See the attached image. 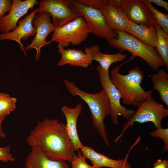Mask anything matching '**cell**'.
I'll return each instance as SVG.
<instances>
[{"label": "cell", "instance_id": "6da1fadb", "mask_svg": "<svg viewBox=\"0 0 168 168\" xmlns=\"http://www.w3.org/2000/svg\"><path fill=\"white\" fill-rule=\"evenodd\" d=\"M31 147H39L49 159L70 162L75 152L66 130V124L57 119L38 121L26 139Z\"/></svg>", "mask_w": 168, "mask_h": 168}, {"label": "cell", "instance_id": "7a4b0ae2", "mask_svg": "<svg viewBox=\"0 0 168 168\" xmlns=\"http://www.w3.org/2000/svg\"><path fill=\"white\" fill-rule=\"evenodd\" d=\"M130 58L114 68L110 72V80L119 92L122 102L125 105L138 107L152 94V90L145 91L141 84L144 73L140 67L137 66L130 69L128 74L123 75L119 72L120 68L126 63L135 58Z\"/></svg>", "mask_w": 168, "mask_h": 168}, {"label": "cell", "instance_id": "3957f363", "mask_svg": "<svg viewBox=\"0 0 168 168\" xmlns=\"http://www.w3.org/2000/svg\"><path fill=\"white\" fill-rule=\"evenodd\" d=\"M64 85L70 94L78 96L88 105L91 112L93 127L97 130L107 145H110L105 120L110 114V107L107 96L102 89L95 93H90L81 89L74 83L63 79Z\"/></svg>", "mask_w": 168, "mask_h": 168}, {"label": "cell", "instance_id": "277c9868", "mask_svg": "<svg viewBox=\"0 0 168 168\" xmlns=\"http://www.w3.org/2000/svg\"><path fill=\"white\" fill-rule=\"evenodd\" d=\"M115 31L118 37L109 42L110 46L121 52L128 51L132 55L141 58L155 72H157L161 67L165 66L164 62L155 48L146 44L124 31Z\"/></svg>", "mask_w": 168, "mask_h": 168}, {"label": "cell", "instance_id": "5b68a950", "mask_svg": "<svg viewBox=\"0 0 168 168\" xmlns=\"http://www.w3.org/2000/svg\"><path fill=\"white\" fill-rule=\"evenodd\" d=\"M132 117L123 124L120 134L115 139L116 143L129 128H132L136 122L143 123H152L157 128L162 127V121L168 116V109L157 102L151 96L139 106Z\"/></svg>", "mask_w": 168, "mask_h": 168}, {"label": "cell", "instance_id": "8992f818", "mask_svg": "<svg viewBox=\"0 0 168 168\" xmlns=\"http://www.w3.org/2000/svg\"><path fill=\"white\" fill-rule=\"evenodd\" d=\"M68 5L71 9L83 17L90 33L106 40L108 42L117 38L116 32L107 26L101 10L86 6L76 0H68Z\"/></svg>", "mask_w": 168, "mask_h": 168}, {"label": "cell", "instance_id": "52a82bcc", "mask_svg": "<svg viewBox=\"0 0 168 168\" xmlns=\"http://www.w3.org/2000/svg\"><path fill=\"white\" fill-rule=\"evenodd\" d=\"M103 90L109 100L110 107V114L113 122L115 125L119 124L118 116H122L127 121L134 114L135 110L128 109L120 103L121 97L119 92L112 82L109 70L102 68L100 65L96 68Z\"/></svg>", "mask_w": 168, "mask_h": 168}, {"label": "cell", "instance_id": "ba28073f", "mask_svg": "<svg viewBox=\"0 0 168 168\" xmlns=\"http://www.w3.org/2000/svg\"><path fill=\"white\" fill-rule=\"evenodd\" d=\"M90 32L85 20L80 16L74 20L58 28L55 29L50 41L55 42L63 47L71 44H82L88 38Z\"/></svg>", "mask_w": 168, "mask_h": 168}, {"label": "cell", "instance_id": "9c48e42d", "mask_svg": "<svg viewBox=\"0 0 168 168\" xmlns=\"http://www.w3.org/2000/svg\"><path fill=\"white\" fill-rule=\"evenodd\" d=\"M109 2L124 12L130 21L149 26L155 25L152 12L142 0H109Z\"/></svg>", "mask_w": 168, "mask_h": 168}, {"label": "cell", "instance_id": "30bf717a", "mask_svg": "<svg viewBox=\"0 0 168 168\" xmlns=\"http://www.w3.org/2000/svg\"><path fill=\"white\" fill-rule=\"evenodd\" d=\"M32 21V25L36 29V33L30 44L24 47L25 50L35 49L36 54L35 58L37 61L39 60L42 47L50 44V40L47 41L48 36L55 30L51 20V15L45 11L37 12Z\"/></svg>", "mask_w": 168, "mask_h": 168}, {"label": "cell", "instance_id": "8fae6325", "mask_svg": "<svg viewBox=\"0 0 168 168\" xmlns=\"http://www.w3.org/2000/svg\"><path fill=\"white\" fill-rule=\"evenodd\" d=\"M37 12L45 11L52 17L51 21L55 29L58 28L81 16L72 10L68 0H42Z\"/></svg>", "mask_w": 168, "mask_h": 168}, {"label": "cell", "instance_id": "7c38bea8", "mask_svg": "<svg viewBox=\"0 0 168 168\" xmlns=\"http://www.w3.org/2000/svg\"><path fill=\"white\" fill-rule=\"evenodd\" d=\"M39 3L36 0H13L8 14L5 15L0 21L1 33H7L15 30L18 26V22L20 18Z\"/></svg>", "mask_w": 168, "mask_h": 168}, {"label": "cell", "instance_id": "4fadbf2b", "mask_svg": "<svg viewBox=\"0 0 168 168\" xmlns=\"http://www.w3.org/2000/svg\"><path fill=\"white\" fill-rule=\"evenodd\" d=\"M37 11V8H35L24 19L19 20L18 22L19 25L14 30L7 33L0 34V40H9L17 42L21 50L25 56H26L21 40H27L30 37L35 35L36 29L32 25V21Z\"/></svg>", "mask_w": 168, "mask_h": 168}, {"label": "cell", "instance_id": "5bb4252c", "mask_svg": "<svg viewBox=\"0 0 168 168\" xmlns=\"http://www.w3.org/2000/svg\"><path fill=\"white\" fill-rule=\"evenodd\" d=\"M82 155L91 161L96 168H132L128 161L129 152L125 158L118 160L111 159L98 153L92 147L83 145L80 149Z\"/></svg>", "mask_w": 168, "mask_h": 168}, {"label": "cell", "instance_id": "9a60e30c", "mask_svg": "<svg viewBox=\"0 0 168 168\" xmlns=\"http://www.w3.org/2000/svg\"><path fill=\"white\" fill-rule=\"evenodd\" d=\"M82 109V105L81 103H77L73 108L65 105L61 108L66 120V130L75 152L79 150L84 145L80 139L77 128V120Z\"/></svg>", "mask_w": 168, "mask_h": 168}, {"label": "cell", "instance_id": "2e32d148", "mask_svg": "<svg viewBox=\"0 0 168 168\" xmlns=\"http://www.w3.org/2000/svg\"><path fill=\"white\" fill-rule=\"evenodd\" d=\"M58 53L61 58L58 63V67L68 64L72 66L87 68L92 63L89 55L81 49L69 48L65 49L61 45H58Z\"/></svg>", "mask_w": 168, "mask_h": 168}, {"label": "cell", "instance_id": "e0dca14e", "mask_svg": "<svg viewBox=\"0 0 168 168\" xmlns=\"http://www.w3.org/2000/svg\"><path fill=\"white\" fill-rule=\"evenodd\" d=\"M25 168H70L66 161L50 160L39 147L33 146L26 158Z\"/></svg>", "mask_w": 168, "mask_h": 168}, {"label": "cell", "instance_id": "ac0fdd59", "mask_svg": "<svg viewBox=\"0 0 168 168\" xmlns=\"http://www.w3.org/2000/svg\"><path fill=\"white\" fill-rule=\"evenodd\" d=\"M101 11L109 28L114 30L125 31L129 21L121 9L109 3Z\"/></svg>", "mask_w": 168, "mask_h": 168}, {"label": "cell", "instance_id": "d6986e66", "mask_svg": "<svg viewBox=\"0 0 168 168\" xmlns=\"http://www.w3.org/2000/svg\"><path fill=\"white\" fill-rule=\"evenodd\" d=\"M125 32L151 47L155 48L157 42V35L155 25L149 26L138 24L129 21Z\"/></svg>", "mask_w": 168, "mask_h": 168}, {"label": "cell", "instance_id": "ffe728a7", "mask_svg": "<svg viewBox=\"0 0 168 168\" xmlns=\"http://www.w3.org/2000/svg\"><path fill=\"white\" fill-rule=\"evenodd\" d=\"M85 53L89 55L92 61L98 62L99 65L106 70H109L112 64L124 61L127 57L126 54L120 52L113 54L103 53L100 51V47L97 45L86 47Z\"/></svg>", "mask_w": 168, "mask_h": 168}, {"label": "cell", "instance_id": "44dd1931", "mask_svg": "<svg viewBox=\"0 0 168 168\" xmlns=\"http://www.w3.org/2000/svg\"><path fill=\"white\" fill-rule=\"evenodd\" d=\"M151 79L153 83V90L159 92L161 101L168 106V74L164 69L160 68L152 74Z\"/></svg>", "mask_w": 168, "mask_h": 168}, {"label": "cell", "instance_id": "7402d4cb", "mask_svg": "<svg viewBox=\"0 0 168 168\" xmlns=\"http://www.w3.org/2000/svg\"><path fill=\"white\" fill-rule=\"evenodd\" d=\"M157 35L156 50L168 69V34L165 33L156 23L155 24Z\"/></svg>", "mask_w": 168, "mask_h": 168}, {"label": "cell", "instance_id": "603a6c76", "mask_svg": "<svg viewBox=\"0 0 168 168\" xmlns=\"http://www.w3.org/2000/svg\"><path fill=\"white\" fill-rule=\"evenodd\" d=\"M17 99L6 93H0V117H6L16 108Z\"/></svg>", "mask_w": 168, "mask_h": 168}, {"label": "cell", "instance_id": "cb8c5ba5", "mask_svg": "<svg viewBox=\"0 0 168 168\" xmlns=\"http://www.w3.org/2000/svg\"><path fill=\"white\" fill-rule=\"evenodd\" d=\"M152 12L156 23L168 34V15L157 10L149 0H142Z\"/></svg>", "mask_w": 168, "mask_h": 168}, {"label": "cell", "instance_id": "d4e9b609", "mask_svg": "<svg viewBox=\"0 0 168 168\" xmlns=\"http://www.w3.org/2000/svg\"><path fill=\"white\" fill-rule=\"evenodd\" d=\"M86 158L82 155L81 150L77 151V155L74 154L70 162L71 168H96L89 165L86 162Z\"/></svg>", "mask_w": 168, "mask_h": 168}, {"label": "cell", "instance_id": "484cf974", "mask_svg": "<svg viewBox=\"0 0 168 168\" xmlns=\"http://www.w3.org/2000/svg\"><path fill=\"white\" fill-rule=\"evenodd\" d=\"M152 137L160 138L164 142V147L163 153L168 151V128H163L162 127L157 128L154 131L151 132L149 134Z\"/></svg>", "mask_w": 168, "mask_h": 168}, {"label": "cell", "instance_id": "4316f807", "mask_svg": "<svg viewBox=\"0 0 168 168\" xmlns=\"http://www.w3.org/2000/svg\"><path fill=\"white\" fill-rule=\"evenodd\" d=\"M78 2L86 6L101 10L109 4V0H76Z\"/></svg>", "mask_w": 168, "mask_h": 168}, {"label": "cell", "instance_id": "83f0119b", "mask_svg": "<svg viewBox=\"0 0 168 168\" xmlns=\"http://www.w3.org/2000/svg\"><path fill=\"white\" fill-rule=\"evenodd\" d=\"M10 151L11 146L9 145L5 147H0V161L6 163L14 161L15 159L10 153Z\"/></svg>", "mask_w": 168, "mask_h": 168}, {"label": "cell", "instance_id": "f1b7e54d", "mask_svg": "<svg viewBox=\"0 0 168 168\" xmlns=\"http://www.w3.org/2000/svg\"><path fill=\"white\" fill-rule=\"evenodd\" d=\"M12 3V0H0V21L6 13L10 12Z\"/></svg>", "mask_w": 168, "mask_h": 168}, {"label": "cell", "instance_id": "f546056e", "mask_svg": "<svg viewBox=\"0 0 168 168\" xmlns=\"http://www.w3.org/2000/svg\"><path fill=\"white\" fill-rule=\"evenodd\" d=\"M153 168H168V160H158L154 164Z\"/></svg>", "mask_w": 168, "mask_h": 168}, {"label": "cell", "instance_id": "4dcf8cb0", "mask_svg": "<svg viewBox=\"0 0 168 168\" xmlns=\"http://www.w3.org/2000/svg\"><path fill=\"white\" fill-rule=\"evenodd\" d=\"M152 3H153L158 6L163 7L166 11H168V3L162 0H149Z\"/></svg>", "mask_w": 168, "mask_h": 168}, {"label": "cell", "instance_id": "1f68e13d", "mask_svg": "<svg viewBox=\"0 0 168 168\" xmlns=\"http://www.w3.org/2000/svg\"><path fill=\"white\" fill-rule=\"evenodd\" d=\"M6 117H0V137L4 138L6 137V134L3 131L2 128V124Z\"/></svg>", "mask_w": 168, "mask_h": 168}]
</instances>
